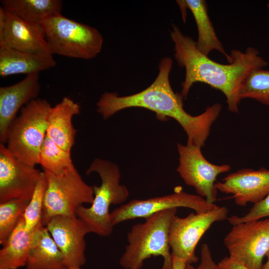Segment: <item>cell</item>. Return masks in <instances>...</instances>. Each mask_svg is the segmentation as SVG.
I'll return each instance as SVG.
<instances>
[{"mask_svg":"<svg viewBox=\"0 0 269 269\" xmlns=\"http://www.w3.org/2000/svg\"><path fill=\"white\" fill-rule=\"evenodd\" d=\"M42 172L18 160L0 143V203L14 199L30 200Z\"/></svg>","mask_w":269,"mask_h":269,"instance_id":"12","label":"cell"},{"mask_svg":"<svg viewBox=\"0 0 269 269\" xmlns=\"http://www.w3.org/2000/svg\"><path fill=\"white\" fill-rule=\"evenodd\" d=\"M181 9L188 8L195 19L198 31V38L196 45L198 50L208 56L213 50L223 54L229 63L233 58L225 51L224 46L215 32L209 17L207 2L204 0H177Z\"/></svg>","mask_w":269,"mask_h":269,"instance_id":"19","label":"cell"},{"mask_svg":"<svg viewBox=\"0 0 269 269\" xmlns=\"http://www.w3.org/2000/svg\"><path fill=\"white\" fill-rule=\"evenodd\" d=\"M40 90L39 73L26 75L14 84L0 87V142H6L8 128L18 112L37 99Z\"/></svg>","mask_w":269,"mask_h":269,"instance_id":"16","label":"cell"},{"mask_svg":"<svg viewBox=\"0 0 269 269\" xmlns=\"http://www.w3.org/2000/svg\"><path fill=\"white\" fill-rule=\"evenodd\" d=\"M52 55L91 59L101 51L102 34L95 28L58 15L39 23Z\"/></svg>","mask_w":269,"mask_h":269,"instance_id":"6","label":"cell"},{"mask_svg":"<svg viewBox=\"0 0 269 269\" xmlns=\"http://www.w3.org/2000/svg\"><path fill=\"white\" fill-rule=\"evenodd\" d=\"M172 267L171 269H185L186 263L182 259L172 256Z\"/></svg>","mask_w":269,"mask_h":269,"instance_id":"30","label":"cell"},{"mask_svg":"<svg viewBox=\"0 0 269 269\" xmlns=\"http://www.w3.org/2000/svg\"><path fill=\"white\" fill-rule=\"evenodd\" d=\"M0 44L21 51L51 54L41 25L24 20L0 6Z\"/></svg>","mask_w":269,"mask_h":269,"instance_id":"14","label":"cell"},{"mask_svg":"<svg viewBox=\"0 0 269 269\" xmlns=\"http://www.w3.org/2000/svg\"><path fill=\"white\" fill-rule=\"evenodd\" d=\"M172 63L171 58H161L155 79L138 93L120 96L115 92H105L97 102V112L104 119H107L125 109L145 108L155 112L157 119L161 120H166L167 118L174 119L187 134L186 143L203 146L213 124L220 114L222 106L218 103H214L197 116L187 113L183 108V97L173 91L170 83Z\"/></svg>","mask_w":269,"mask_h":269,"instance_id":"1","label":"cell"},{"mask_svg":"<svg viewBox=\"0 0 269 269\" xmlns=\"http://www.w3.org/2000/svg\"><path fill=\"white\" fill-rule=\"evenodd\" d=\"M1 6L7 12L24 20L39 23L61 14V0H1Z\"/></svg>","mask_w":269,"mask_h":269,"instance_id":"22","label":"cell"},{"mask_svg":"<svg viewBox=\"0 0 269 269\" xmlns=\"http://www.w3.org/2000/svg\"><path fill=\"white\" fill-rule=\"evenodd\" d=\"M66 269H81V268L79 267H70Z\"/></svg>","mask_w":269,"mask_h":269,"instance_id":"32","label":"cell"},{"mask_svg":"<svg viewBox=\"0 0 269 269\" xmlns=\"http://www.w3.org/2000/svg\"><path fill=\"white\" fill-rule=\"evenodd\" d=\"M228 209L217 206L204 212L191 213L185 217H174L169 231L171 255L192 264L198 261L195 248L204 233L215 222L228 218Z\"/></svg>","mask_w":269,"mask_h":269,"instance_id":"8","label":"cell"},{"mask_svg":"<svg viewBox=\"0 0 269 269\" xmlns=\"http://www.w3.org/2000/svg\"><path fill=\"white\" fill-rule=\"evenodd\" d=\"M47 180L43 172L37 184L34 193L22 215L25 228L32 231L42 225L41 215Z\"/></svg>","mask_w":269,"mask_h":269,"instance_id":"26","label":"cell"},{"mask_svg":"<svg viewBox=\"0 0 269 269\" xmlns=\"http://www.w3.org/2000/svg\"><path fill=\"white\" fill-rule=\"evenodd\" d=\"M52 106L37 98L23 106L10 125L6 147L21 162L31 166L39 163V153L46 136L47 118Z\"/></svg>","mask_w":269,"mask_h":269,"instance_id":"5","label":"cell"},{"mask_svg":"<svg viewBox=\"0 0 269 269\" xmlns=\"http://www.w3.org/2000/svg\"><path fill=\"white\" fill-rule=\"evenodd\" d=\"M29 201L14 199L0 203V244L2 246L16 227Z\"/></svg>","mask_w":269,"mask_h":269,"instance_id":"25","label":"cell"},{"mask_svg":"<svg viewBox=\"0 0 269 269\" xmlns=\"http://www.w3.org/2000/svg\"><path fill=\"white\" fill-rule=\"evenodd\" d=\"M179 164L177 171L184 183L193 187L197 194L209 203H215L218 190L215 186L217 176L228 172L229 164L216 165L208 161L199 146L177 144Z\"/></svg>","mask_w":269,"mask_h":269,"instance_id":"9","label":"cell"},{"mask_svg":"<svg viewBox=\"0 0 269 269\" xmlns=\"http://www.w3.org/2000/svg\"><path fill=\"white\" fill-rule=\"evenodd\" d=\"M44 171L60 174L75 166L71 152L66 151L46 136L39 153V163Z\"/></svg>","mask_w":269,"mask_h":269,"instance_id":"23","label":"cell"},{"mask_svg":"<svg viewBox=\"0 0 269 269\" xmlns=\"http://www.w3.org/2000/svg\"><path fill=\"white\" fill-rule=\"evenodd\" d=\"M266 257L267 258V261L263 264L262 269H269V250Z\"/></svg>","mask_w":269,"mask_h":269,"instance_id":"31","label":"cell"},{"mask_svg":"<svg viewBox=\"0 0 269 269\" xmlns=\"http://www.w3.org/2000/svg\"><path fill=\"white\" fill-rule=\"evenodd\" d=\"M218 206L208 203L199 196L178 191L160 197L146 199H134L117 208L110 212V221L114 226L124 221L138 218L144 219L152 214L168 209L185 207L196 213L211 210Z\"/></svg>","mask_w":269,"mask_h":269,"instance_id":"11","label":"cell"},{"mask_svg":"<svg viewBox=\"0 0 269 269\" xmlns=\"http://www.w3.org/2000/svg\"><path fill=\"white\" fill-rule=\"evenodd\" d=\"M25 269H66L63 255L47 228L42 226L29 252Z\"/></svg>","mask_w":269,"mask_h":269,"instance_id":"21","label":"cell"},{"mask_svg":"<svg viewBox=\"0 0 269 269\" xmlns=\"http://www.w3.org/2000/svg\"><path fill=\"white\" fill-rule=\"evenodd\" d=\"M41 225L32 231L25 228L21 217L16 227L0 250V269H17L25 266L28 255Z\"/></svg>","mask_w":269,"mask_h":269,"instance_id":"20","label":"cell"},{"mask_svg":"<svg viewBox=\"0 0 269 269\" xmlns=\"http://www.w3.org/2000/svg\"><path fill=\"white\" fill-rule=\"evenodd\" d=\"M240 97L241 100L253 99L269 106V70L253 69L242 84Z\"/></svg>","mask_w":269,"mask_h":269,"instance_id":"24","label":"cell"},{"mask_svg":"<svg viewBox=\"0 0 269 269\" xmlns=\"http://www.w3.org/2000/svg\"><path fill=\"white\" fill-rule=\"evenodd\" d=\"M223 242L230 256L249 269H262L269 250V218L233 226Z\"/></svg>","mask_w":269,"mask_h":269,"instance_id":"10","label":"cell"},{"mask_svg":"<svg viewBox=\"0 0 269 269\" xmlns=\"http://www.w3.org/2000/svg\"><path fill=\"white\" fill-rule=\"evenodd\" d=\"M267 6L269 7V2L268 3Z\"/></svg>","mask_w":269,"mask_h":269,"instance_id":"33","label":"cell"},{"mask_svg":"<svg viewBox=\"0 0 269 269\" xmlns=\"http://www.w3.org/2000/svg\"><path fill=\"white\" fill-rule=\"evenodd\" d=\"M170 37L174 45L175 59L185 70L180 93L183 98H186L194 83H205L221 91L226 97L229 110L238 113L243 82L253 69L263 68L268 64L259 51L252 47H248L244 52L233 49L230 53L232 62L223 64L200 52L196 41L184 34L175 24L172 25Z\"/></svg>","mask_w":269,"mask_h":269,"instance_id":"2","label":"cell"},{"mask_svg":"<svg viewBox=\"0 0 269 269\" xmlns=\"http://www.w3.org/2000/svg\"><path fill=\"white\" fill-rule=\"evenodd\" d=\"M45 227L62 252L67 268H80L85 264V237L92 232L83 220L77 216H55Z\"/></svg>","mask_w":269,"mask_h":269,"instance_id":"13","label":"cell"},{"mask_svg":"<svg viewBox=\"0 0 269 269\" xmlns=\"http://www.w3.org/2000/svg\"><path fill=\"white\" fill-rule=\"evenodd\" d=\"M176 212V208L159 211L145 218L144 222L134 225L127 234L128 244L119 261L121 267L141 269L147 259L161 256L162 269H171L169 231Z\"/></svg>","mask_w":269,"mask_h":269,"instance_id":"3","label":"cell"},{"mask_svg":"<svg viewBox=\"0 0 269 269\" xmlns=\"http://www.w3.org/2000/svg\"><path fill=\"white\" fill-rule=\"evenodd\" d=\"M217 265L219 269H249L242 262L230 256L223 258Z\"/></svg>","mask_w":269,"mask_h":269,"instance_id":"29","label":"cell"},{"mask_svg":"<svg viewBox=\"0 0 269 269\" xmlns=\"http://www.w3.org/2000/svg\"><path fill=\"white\" fill-rule=\"evenodd\" d=\"M44 172L47 186L42 211V226L45 227L55 216H76L79 206L84 203H92L94 197L93 186L83 180L75 166L60 174L46 171Z\"/></svg>","mask_w":269,"mask_h":269,"instance_id":"7","label":"cell"},{"mask_svg":"<svg viewBox=\"0 0 269 269\" xmlns=\"http://www.w3.org/2000/svg\"><path fill=\"white\" fill-rule=\"evenodd\" d=\"M94 172L99 175L101 184L99 186H93L94 197L91 206H79L76 214L87 224L92 233L106 237L111 235L114 227L110 221V205L124 203L129 196V192L125 185L120 184L121 173L116 163L96 158L91 162L86 174Z\"/></svg>","mask_w":269,"mask_h":269,"instance_id":"4","label":"cell"},{"mask_svg":"<svg viewBox=\"0 0 269 269\" xmlns=\"http://www.w3.org/2000/svg\"><path fill=\"white\" fill-rule=\"evenodd\" d=\"M215 186L221 192L232 194L239 206L255 204L269 194V169H240L216 182Z\"/></svg>","mask_w":269,"mask_h":269,"instance_id":"15","label":"cell"},{"mask_svg":"<svg viewBox=\"0 0 269 269\" xmlns=\"http://www.w3.org/2000/svg\"><path fill=\"white\" fill-rule=\"evenodd\" d=\"M269 217V194L261 201L255 203L247 214L242 217L233 215L228 217L227 220L233 226L239 223L258 220Z\"/></svg>","mask_w":269,"mask_h":269,"instance_id":"27","label":"cell"},{"mask_svg":"<svg viewBox=\"0 0 269 269\" xmlns=\"http://www.w3.org/2000/svg\"><path fill=\"white\" fill-rule=\"evenodd\" d=\"M185 269H219L218 265L214 261L210 248L207 244L201 247L200 263L197 267L191 264H186Z\"/></svg>","mask_w":269,"mask_h":269,"instance_id":"28","label":"cell"},{"mask_svg":"<svg viewBox=\"0 0 269 269\" xmlns=\"http://www.w3.org/2000/svg\"><path fill=\"white\" fill-rule=\"evenodd\" d=\"M56 65L52 54L23 52L0 44V76L39 73Z\"/></svg>","mask_w":269,"mask_h":269,"instance_id":"18","label":"cell"},{"mask_svg":"<svg viewBox=\"0 0 269 269\" xmlns=\"http://www.w3.org/2000/svg\"><path fill=\"white\" fill-rule=\"evenodd\" d=\"M80 106L68 97H64L52 107L47 118L46 135L62 149L70 151L74 144L77 130L72 118L80 114Z\"/></svg>","mask_w":269,"mask_h":269,"instance_id":"17","label":"cell"}]
</instances>
